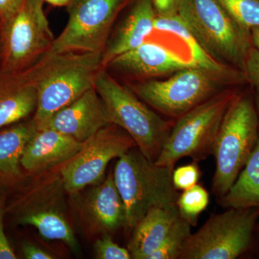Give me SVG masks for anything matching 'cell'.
I'll list each match as a JSON object with an SVG mask.
<instances>
[{
	"mask_svg": "<svg viewBox=\"0 0 259 259\" xmlns=\"http://www.w3.org/2000/svg\"><path fill=\"white\" fill-rule=\"evenodd\" d=\"M103 51H69L42 56L28 66L37 93L33 119L37 129L54 114L95 88L103 69Z\"/></svg>",
	"mask_w": 259,
	"mask_h": 259,
	"instance_id": "1",
	"label": "cell"
},
{
	"mask_svg": "<svg viewBox=\"0 0 259 259\" xmlns=\"http://www.w3.org/2000/svg\"><path fill=\"white\" fill-rule=\"evenodd\" d=\"M174 169L156 164L137 147L118 158L112 173L125 206V228L134 229L153 207L177 204L180 194L172 182Z\"/></svg>",
	"mask_w": 259,
	"mask_h": 259,
	"instance_id": "2",
	"label": "cell"
},
{
	"mask_svg": "<svg viewBox=\"0 0 259 259\" xmlns=\"http://www.w3.org/2000/svg\"><path fill=\"white\" fill-rule=\"evenodd\" d=\"M258 135L254 95L237 94L223 116L213 146L216 168L212 191L219 198L228 192L243 169Z\"/></svg>",
	"mask_w": 259,
	"mask_h": 259,
	"instance_id": "3",
	"label": "cell"
},
{
	"mask_svg": "<svg viewBox=\"0 0 259 259\" xmlns=\"http://www.w3.org/2000/svg\"><path fill=\"white\" fill-rule=\"evenodd\" d=\"M177 14L209 56L244 72L253 49L250 30L232 18L218 0H180Z\"/></svg>",
	"mask_w": 259,
	"mask_h": 259,
	"instance_id": "4",
	"label": "cell"
},
{
	"mask_svg": "<svg viewBox=\"0 0 259 259\" xmlns=\"http://www.w3.org/2000/svg\"><path fill=\"white\" fill-rule=\"evenodd\" d=\"M95 88L107 107L112 122L134 139L141 152L156 161L171 132L169 123L141 102L105 71L100 70Z\"/></svg>",
	"mask_w": 259,
	"mask_h": 259,
	"instance_id": "5",
	"label": "cell"
},
{
	"mask_svg": "<svg viewBox=\"0 0 259 259\" xmlns=\"http://www.w3.org/2000/svg\"><path fill=\"white\" fill-rule=\"evenodd\" d=\"M237 94L225 91L213 95L179 117L155 163L175 168L182 158L198 163L212 155L223 116Z\"/></svg>",
	"mask_w": 259,
	"mask_h": 259,
	"instance_id": "6",
	"label": "cell"
},
{
	"mask_svg": "<svg viewBox=\"0 0 259 259\" xmlns=\"http://www.w3.org/2000/svg\"><path fill=\"white\" fill-rule=\"evenodd\" d=\"M259 208H228L192 233L180 259H235L249 249Z\"/></svg>",
	"mask_w": 259,
	"mask_h": 259,
	"instance_id": "7",
	"label": "cell"
},
{
	"mask_svg": "<svg viewBox=\"0 0 259 259\" xmlns=\"http://www.w3.org/2000/svg\"><path fill=\"white\" fill-rule=\"evenodd\" d=\"M126 1L71 0L67 5V23L44 55L103 51L112 24Z\"/></svg>",
	"mask_w": 259,
	"mask_h": 259,
	"instance_id": "8",
	"label": "cell"
},
{
	"mask_svg": "<svg viewBox=\"0 0 259 259\" xmlns=\"http://www.w3.org/2000/svg\"><path fill=\"white\" fill-rule=\"evenodd\" d=\"M220 79L205 70L190 67L166 79L136 83L131 90L157 111L180 117L214 95Z\"/></svg>",
	"mask_w": 259,
	"mask_h": 259,
	"instance_id": "9",
	"label": "cell"
},
{
	"mask_svg": "<svg viewBox=\"0 0 259 259\" xmlns=\"http://www.w3.org/2000/svg\"><path fill=\"white\" fill-rule=\"evenodd\" d=\"M137 147L134 139L115 124L103 127L86 142L77 154L64 163L61 181L66 192L77 193L103 181L109 163Z\"/></svg>",
	"mask_w": 259,
	"mask_h": 259,
	"instance_id": "10",
	"label": "cell"
},
{
	"mask_svg": "<svg viewBox=\"0 0 259 259\" xmlns=\"http://www.w3.org/2000/svg\"><path fill=\"white\" fill-rule=\"evenodd\" d=\"M3 70L26 69L50 49L55 40L44 9V0H25L21 9L2 31Z\"/></svg>",
	"mask_w": 259,
	"mask_h": 259,
	"instance_id": "11",
	"label": "cell"
},
{
	"mask_svg": "<svg viewBox=\"0 0 259 259\" xmlns=\"http://www.w3.org/2000/svg\"><path fill=\"white\" fill-rule=\"evenodd\" d=\"M110 124L112 122L107 107L93 88L54 114L40 129L55 130L84 143Z\"/></svg>",
	"mask_w": 259,
	"mask_h": 259,
	"instance_id": "12",
	"label": "cell"
},
{
	"mask_svg": "<svg viewBox=\"0 0 259 259\" xmlns=\"http://www.w3.org/2000/svg\"><path fill=\"white\" fill-rule=\"evenodd\" d=\"M106 66L123 74L141 77L159 76L187 68L197 67L191 59L187 60L175 51L149 40L117 56Z\"/></svg>",
	"mask_w": 259,
	"mask_h": 259,
	"instance_id": "13",
	"label": "cell"
},
{
	"mask_svg": "<svg viewBox=\"0 0 259 259\" xmlns=\"http://www.w3.org/2000/svg\"><path fill=\"white\" fill-rule=\"evenodd\" d=\"M84 143L51 128L37 129L24 149L21 166L39 174L64 164L81 151Z\"/></svg>",
	"mask_w": 259,
	"mask_h": 259,
	"instance_id": "14",
	"label": "cell"
},
{
	"mask_svg": "<svg viewBox=\"0 0 259 259\" xmlns=\"http://www.w3.org/2000/svg\"><path fill=\"white\" fill-rule=\"evenodd\" d=\"M37 93L29 68L0 71V130L34 113Z\"/></svg>",
	"mask_w": 259,
	"mask_h": 259,
	"instance_id": "15",
	"label": "cell"
},
{
	"mask_svg": "<svg viewBox=\"0 0 259 259\" xmlns=\"http://www.w3.org/2000/svg\"><path fill=\"white\" fill-rule=\"evenodd\" d=\"M156 16L151 0H136L127 18L104 49V68L117 56L142 45L154 31Z\"/></svg>",
	"mask_w": 259,
	"mask_h": 259,
	"instance_id": "16",
	"label": "cell"
},
{
	"mask_svg": "<svg viewBox=\"0 0 259 259\" xmlns=\"http://www.w3.org/2000/svg\"><path fill=\"white\" fill-rule=\"evenodd\" d=\"M154 30L168 32L182 39L189 48L191 60L199 69L212 73L225 82L235 84L248 82L245 72L233 66L220 63L209 56L177 13L157 15Z\"/></svg>",
	"mask_w": 259,
	"mask_h": 259,
	"instance_id": "17",
	"label": "cell"
},
{
	"mask_svg": "<svg viewBox=\"0 0 259 259\" xmlns=\"http://www.w3.org/2000/svg\"><path fill=\"white\" fill-rule=\"evenodd\" d=\"M179 218L177 204L150 209L133 229L127 247L132 258L148 259L159 248Z\"/></svg>",
	"mask_w": 259,
	"mask_h": 259,
	"instance_id": "18",
	"label": "cell"
},
{
	"mask_svg": "<svg viewBox=\"0 0 259 259\" xmlns=\"http://www.w3.org/2000/svg\"><path fill=\"white\" fill-rule=\"evenodd\" d=\"M89 194L87 212L99 231L112 233L125 227V210L123 201L110 172L105 180Z\"/></svg>",
	"mask_w": 259,
	"mask_h": 259,
	"instance_id": "19",
	"label": "cell"
},
{
	"mask_svg": "<svg viewBox=\"0 0 259 259\" xmlns=\"http://www.w3.org/2000/svg\"><path fill=\"white\" fill-rule=\"evenodd\" d=\"M36 131L32 118L0 131V187H13L23 181L20 161L25 146Z\"/></svg>",
	"mask_w": 259,
	"mask_h": 259,
	"instance_id": "20",
	"label": "cell"
},
{
	"mask_svg": "<svg viewBox=\"0 0 259 259\" xmlns=\"http://www.w3.org/2000/svg\"><path fill=\"white\" fill-rule=\"evenodd\" d=\"M18 222L36 228L45 239L61 241L71 249L77 250L74 231L57 207L47 204L30 206L20 213Z\"/></svg>",
	"mask_w": 259,
	"mask_h": 259,
	"instance_id": "21",
	"label": "cell"
},
{
	"mask_svg": "<svg viewBox=\"0 0 259 259\" xmlns=\"http://www.w3.org/2000/svg\"><path fill=\"white\" fill-rule=\"evenodd\" d=\"M226 208H259V135L243 169L228 192L221 197Z\"/></svg>",
	"mask_w": 259,
	"mask_h": 259,
	"instance_id": "22",
	"label": "cell"
},
{
	"mask_svg": "<svg viewBox=\"0 0 259 259\" xmlns=\"http://www.w3.org/2000/svg\"><path fill=\"white\" fill-rule=\"evenodd\" d=\"M192 226L180 218L174 223L164 241L148 259H180L192 232Z\"/></svg>",
	"mask_w": 259,
	"mask_h": 259,
	"instance_id": "23",
	"label": "cell"
},
{
	"mask_svg": "<svg viewBox=\"0 0 259 259\" xmlns=\"http://www.w3.org/2000/svg\"><path fill=\"white\" fill-rule=\"evenodd\" d=\"M209 202L208 192L202 186L196 185L180 194L177 206L180 217L195 226L199 214L208 207Z\"/></svg>",
	"mask_w": 259,
	"mask_h": 259,
	"instance_id": "24",
	"label": "cell"
},
{
	"mask_svg": "<svg viewBox=\"0 0 259 259\" xmlns=\"http://www.w3.org/2000/svg\"><path fill=\"white\" fill-rule=\"evenodd\" d=\"M225 10L244 28L259 26V0H218Z\"/></svg>",
	"mask_w": 259,
	"mask_h": 259,
	"instance_id": "25",
	"label": "cell"
},
{
	"mask_svg": "<svg viewBox=\"0 0 259 259\" xmlns=\"http://www.w3.org/2000/svg\"><path fill=\"white\" fill-rule=\"evenodd\" d=\"M95 256L98 259H131V253L127 248L115 243L111 236L105 233L95 243Z\"/></svg>",
	"mask_w": 259,
	"mask_h": 259,
	"instance_id": "26",
	"label": "cell"
},
{
	"mask_svg": "<svg viewBox=\"0 0 259 259\" xmlns=\"http://www.w3.org/2000/svg\"><path fill=\"white\" fill-rule=\"evenodd\" d=\"M199 177L200 171L197 162L193 161L174 169L172 182L177 190L185 191L197 185Z\"/></svg>",
	"mask_w": 259,
	"mask_h": 259,
	"instance_id": "27",
	"label": "cell"
},
{
	"mask_svg": "<svg viewBox=\"0 0 259 259\" xmlns=\"http://www.w3.org/2000/svg\"><path fill=\"white\" fill-rule=\"evenodd\" d=\"M25 0H0V29L3 31L21 9Z\"/></svg>",
	"mask_w": 259,
	"mask_h": 259,
	"instance_id": "28",
	"label": "cell"
},
{
	"mask_svg": "<svg viewBox=\"0 0 259 259\" xmlns=\"http://www.w3.org/2000/svg\"><path fill=\"white\" fill-rule=\"evenodd\" d=\"M244 72L248 82L259 90V51L253 47L247 59Z\"/></svg>",
	"mask_w": 259,
	"mask_h": 259,
	"instance_id": "29",
	"label": "cell"
},
{
	"mask_svg": "<svg viewBox=\"0 0 259 259\" xmlns=\"http://www.w3.org/2000/svg\"><path fill=\"white\" fill-rule=\"evenodd\" d=\"M4 217L5 210L0 207V259H15L16 255L5 235Z\"/></svg>",
	"mask_w": 259,
	"mask_h": 259,
	"instance_id": "30",
	"label": "cell"
},
{
	"mask_svg": "<svg viewBox=\"0 0 259 259\" xmlns=\"http://www.w3.org/2000/svg\"><path fill=\"white\" fill-rule=\"evenodd\" d=\"M157 15L177 14L180 0H151Z\"/></svg>",
	"mask_w": 259,
	"mask_h": 259,
	"instance_id": "31",
	"label": "cell"
},
{
	"mask_svg": "<svg viewBox=\"0 0 259 259\" xmlns=\"http://www.w3.org/2000/svg\"><path fill=\"white\" fill-rule=\"evenodd\" d=\"M22 252L27 259H53L54 257L46 250L41 249L35 245L25 243L22 245Z\"/></svg>",
	"mask_w": 259,
	"mask_h": 259,
	"instance_id": "32",
	"label": "cell"
},
{
	"mask_svg": "<svg viewBox=\"0 0 259 259\" xmlns=\"http://www.w3.org/2000/svg\"><path fill=\"white\" fill-rule=\"evenodd\" d=\"M250 37L253 47L259 51V26L250 29Z\"/></svg>",
	"mask_w": 259,
	"mask_h": 259,
	"instance_id": "33",
	"label": "cell"
},
{
	"mask_svg": "<svg viewBox=\"0 0 259 259\" xmlns=\"http://www.w3.org/2000/svg\"><path fill=\"white\" fill-rule=\"evenodd\" d=\"M47 2L49 4L54 5V6H67L71 0H44Z\"/></svg>",
	"mask_w": 259,
	"mask_h": 259,
	"instance_id": "34",
	"label": "cell"
},
{
	"mask_svg": "<svg viewBox=\"0 0 259 259\" xmlns=\"http://www.w3.org/2000/svg\"><path fill=\"white\" fill-rule=\"evenodd\" d=\"M255 107H256L257 113H258L259 119V90H255L254 94Z\"/></svg>",
	"mask_w": 259,
	"mask_h": 259,
	"instance_id": "35",
	"label": "cell"
},
{
	"mask_svg": "<svg viewBox=\"0 0 259 259\" xmlns=\"http://www.w3.org/2000/svg\"><path fill=\"white\" fill-rule=\"evenodd\" d=\"M257 227H258V229L259 231V223H258V224H257Z\"/></svg>",
	"mask_w": 259,
	"mask_h": 259,
	"instance_id": "36",
	"label": "cell"
}]
</instances>
